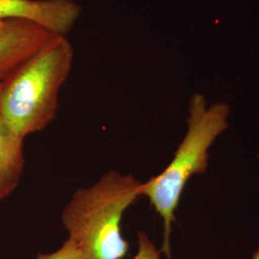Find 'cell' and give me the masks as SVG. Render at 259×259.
<instances>
[{
	"label": "cell",
	"instance_id": "cell-1",
	"mask_svg": "<svg viewBox=\"0 0 259 259\" xmlns=\"http://www.w3.org/2000/svg\"><path fill=\"white\" fill-rule=\"evenodd\" d=\"M74 47L66 36L54 35L1 83L0 118L25 139L55 120L59 95L74 63Z\"/></svg>",
	"mask_w": 259,
	"mask_h": 259
},
{
	"label": "cell",
	"instance_id": "cell-2",
	"mask_svg": "<svg viewBox=\"0 0 259 259\" xmlns=\"http://www.w3.org/2000/svg\"><path fill=\"white\" fill-rule=\"evenodd\" d=\"M141 185L133 174L116 170L95 184L78 188L62 212V223L84 259H122L129 250L122 236L125 211L141 197Z\"/></svg>",
	"mask_w": 259,
	"mask_h": 259
},
{
	"label": "cell",
	"instance_id": "cell-3",
	"mask_svg": "<svg viewBox=\"0 0 259 259\" xmlns=\"http://www.w3.org/2000/svg\"><path fill=\"white\" fill-rule=\"evenodd\" d=\"M230 113L229 104L217 102L207 107L204 94L194 93L188 106L187 131L172 160L161 173L141 185V197L148 198L150 204L163 221L161 251L169 259L175 213L185 185L191 177L206 172L208 151L218 137L229 128Z\"/></svg>",
	"mask_w": 259,
	"mask_h": 259
},
{
	"label": "cell",
	"instance_id": "cell-4",
	"mask_svg": "<svg viewBox=\"0 0 259 259\" xmlns=\"http://www.w3.org/2000/svg\"><path fill=\"white\" fill-rule=\"evenodd\" d=\"M76 0H0V21L35 23L53 35L66 36L82 16Z\"/></svg>",
	"mask_w": 259,
	"mask_h": 259
},
{
	"label": "cell",
	"instance_id": "cell-5",
	"mask_svg": "<svg viewBox=\"0 0 259 259\" xmlns=\"http://www.w3.org/2000/svg\"><path fill=\"white\" fill-rule=\"evenodd\" d=\"M54 35L35 23L11 19L0 28V83L45 47Z\"/></svg>",
	"mask_w": 259,
	"mask_h": 259
},
{
	"label": "cell",
	"instance_id": "cell-6",
	"mask_svg": "<svg viewBox=\"0 0 259 259\" xmlns=\"http://www.w3.org/2000/svg\"><path fill=\"white\" fill-rule=\"evenodd\" d=\"M24 139L16 135L0 118V202L19 185L25 168Z\"/></svg>",
	"mask_w": 259,
	"mask_h": 259
},
{
	"label": "cell",
	"instance_id": "cell-7",
	"mask_svg": "<svg viewBox=\"0 0 259 259\" xmlns=\"http://www.w3.org/2000/svg\"><path fill=\"white\" fill-rule=\"evenodd\" d=\"M37 259H84L77 245L67 239L58 250L51 253H38Z\"/></svg>",
	"mask_w": 259,
	"mask_h": 259
},
{
	"label": "cell",
	"instance_id": "cell-8",
	"mask_svg": "<svg viewBox=\"0 0 259 259\" xmlns=\"http://www.w3.org/2000/svg\"><path fill=\"white\" fill-rule=\"evenodd\" d=\"M139 250L134 259H160L161 250H158L153 241L149 238L144 232H139L138 234Z\"/></svg>",
	"mask_w": 259,
	"mask_h": 259
},
{
	"label": "cell",
	"instance_id": "cell-9",
	"mask_svg": "<svg viewBox=\"0 0 259 259\" xmlns=\"http://www.w3.org/2000/svg\"><path fill=\"white\" fill-rule=\"evenodd\" d=\"M251 259H259V247L257 248V250L253 252Z\"/></svg>",
	"mask_w": 259,
	"mask_h": 259
},
{
	"label": "cell",
	"instance_id": "cell-10",
	"mask_svg": "<svg viewBox=\"0 0 259 259\" xmlns=\"http://www.w3.org/2000/svg\"><path fill=\"white\" fill-rule=\"evenodd\" d=\"M3 22H4V21H0V28L3 25Z\"/></svg>",
	"mask_w": 259,
	"mask_h": 259
},
{
	"label": "cell",
	"instance_id": "cell-11",
	"mask_svg": "<svg viewBox=\"0 0 259 259\" xmlns=\"http://www.w3.org/2000/svg\"><path fill=\"white\" fill-rule=\"evenodd\" d=\"M0 90H1V83H0Z\"/></svg>",
	"mask_w": 259,
	"mask_h": 259
}]
</instances>
